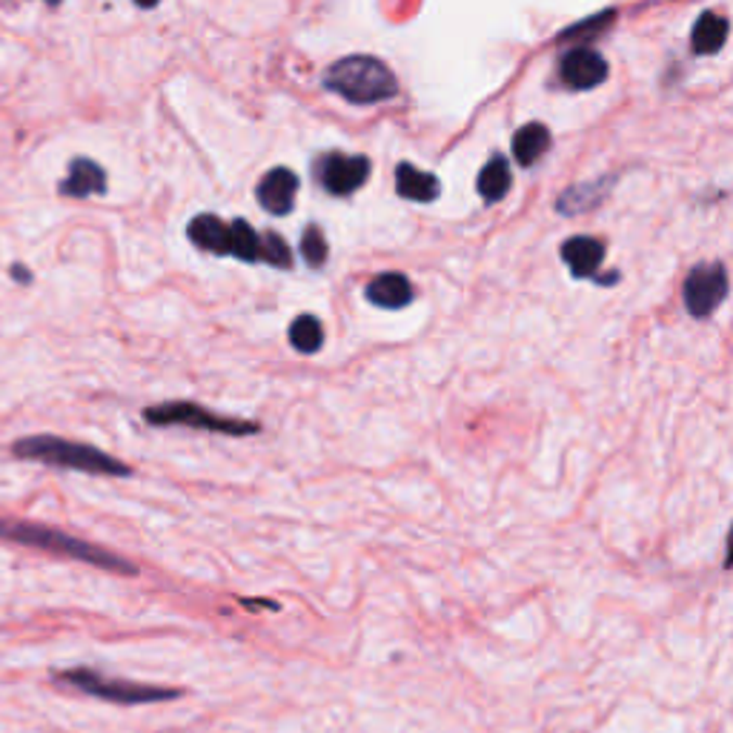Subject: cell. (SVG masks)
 Masks as SVG:
<instances>
[{"instance_id":"6da1fadb","label":"cell","mask_w":733,"mask_h":733,"mask_svg":"<svg viewBox=\"0 0 733 733\" xmlns=\"http://www.w3.org/2000/svg\"><path fill=\"white\" fill-rule=\"evenodd\" d=\"M0 539L12 544H24V548L40 550L49 556L73 558V562H83L98 570L118 576H138V565L129 558L112 553V550L92 544L87 539L57 530L52 525H40V522H29V518H0Z\"/></svg>"},{"instance_id":"7a4b0ae2","label":"cell","mask_w":733,"mask_h":733,"mask_svg":"<svg viewBox=\"0 0 733 733\" xmlns=\"http://www.w3.org/2000/svg\"><path fill=\"white\" fill-rule=\"evenodd\" d=\"M12 453L17 459H24V462H40L49 464V467L89 473V476H132V467L127 462L115 459V455L104 453V450H98L92 445H83V441H69L61 439V436H49V433L17 439L12 445Z\"/></svg>"},{"instance_id":"3957f363","label":"cell","mask_w":733,"mask_h":733,"mask_svg":"<svg viewBox=\"0 0 733 733\" xmlns=\"http://www.w3.org/2000/svg\"><path fill=\"white\" fill-rule=\"evenodd\" d=\"M321 83L356 106H370L399 95V80L393 69L373 55H347L335 61Z\"/></svg>"},{"instance_id":"277c9868","label":"cell","mask_w":733,"mask_h":733,"mask_svg":"<svg viewBox=\"0 0 733 733\" xmlns=\"http://www.w3.org/2000/svg\"><path fill=\"white\" fill-rule=\"evenodd\" d=\"M55 682L61 685L73 687L78 694L92 696V699L112 702V705H124V708H132V705H155V702H176L183 696V687H169V685H150V682H132V679H118L106 677L95 668H69L57 670L52 673Z\"/></svg>"},{"instance_id":"5b68a950","label":"cell","mask_w":733,"mask_h":733,"mask_svg":"<svg viewBox=\"0 0 733 733\" xmlns=\"http://www.w3.org/2000/svg\"><path fill=\"white\" fill-rule=\"evenodd\" d=\"M146 424L152 427H192V430L223 433V436H256L261 433L258 422H244V419H227L218 415L207 407L195 404V401H169V404L146 407L144 410Z\"/></svg>"},{"instance_id":"8992f818","label":"cell","mask_w":733,"mask_h":733,"mask_svg":"<svg viewBox=\"0 0 733 733\" xmlns=\"http://www.w3.org/2000/svg\"><path fill=\"white\" fill-rule=\"evenodd\" d=\"M370 169H373V164L366 155L324 152L312 160V176H316L319 187H324L335 198H344V195L361 190L370 178Z\"/></svg>"},{"instance_id":"52a82bcc","label":"cell","mask_w":733,"mask_h":733,"mask_svg":"<svg viewBox=\"0 0 733 733\" xmlns=\"http://www.w3.org/2000/svg\"><path fill=\"white\" fill-rule=\"evenodd\" d=\"M687 312L694 319H710L719 310V304L728 298V270L725 263L705 261L696 263L694 270L687 272L685 287H682Z\"/></svg>"},{"instance_id":"ba28073f","label":"cell","mask_w":733,"mask_h":733,"mask_svg":"<svg viewBox=\"0 0 733 733\" xmlns=\"http://www.w3.org/2000/svg\"><path fill=\"white\" fill-rule=\"evenodd\" d=\"M607 73H610V66H607L605 57L599 55L596 49L588 47L570 49L562 57V64H558V78L574 92H588V89L602 87L607 80Z\"/></svg>"},{"instance_id":"9c48e42d","label":"cell","mask_w":733,"mask_h":733,"mask_svg":"<svg viewBox=\"0 0 733 733\" xmlns=\"http://www.w3.org/2000/svg\"><path fill=\"white\" fill-rule=\"evenodd\" d=\"M298 195V176L287 167H272L267 176L258 181L256 198L270 216H290Z\"/></svg>"},{"instance_id":"30bf717a","label":"cell","mask_w":733,"mask_h":733,"mask_svg":"<svg viewBox=\"0 0 733 733\" xmlns=\"http://www.w3.org/2000/svg\"><path fill=\"white\" fill-rule=\"evenodd\" d=\"M562 261L574 279H599V270L605 263V241L593 235H574L562 244Z\"/></svg>"},{"instance_id":"8fae6325","label":"cell","mask_w":733,"mask_h":733,"mask_svg":"<svg viewBox=\"0 0 733 733\" xmlns=\"http://www.w3.org/2000/svg\"><path fill=\"white\" fill-rule=\"evenodd\" d=\"M57 192L64 198H89V195H104L106 192V172L101 164L92 158H75L69 164V172L61 183Z\"/></svg>"},{"instance_id":"7c38bea8","label":"cell","mask_w":733,"mask_h":733,"mask_svg":"<svg viewBox=\"0 0 733 733\" xmlns=\"http://www.w3.org/2000/svg\"><path fill=\"white\" fill-rule=\"evenodd\" d=\"M366 301L382 310H401L413 301V284L401 272H382L364 287Z\"/></svg>"},{"instance_id":"4fadbf2b","label":"cell","mask_w":733,"mask_h":733,"mask_svg":"<svg viewBox=\"0 0 733 733\" xmlns=\"http://www.w3.org/2000/svg\"><path fill=\"white\" fill-rule=\"evenodd\" d=\"M187 239L204 253L213 256H230V223H223L221 218L213 213H201L187 227Z\"/></svg>"},{"instance_id":"5bb4252c","label":"cell","mask_w":733,"mask_h":733,"mask_svg":"<svg viewBox=\"0 0 733 733\" xmlns=\"http://www.w3.org/2000/svg\"><path fill=\"white\" fill-rule=\"evenodd\" d=\"M396 192L404 201H415V204H430L441 195L439 178L424 172V169L413 167V164H399L396 167Z\"/></svg>"},{"instance_id":"9a60e30c","label":"cell","mask_w":733,"mask_h":733,"mask_svg":"<svg viewBox=\"0 0 733 733\" xmlns=\"http://www.w3.org/2000/svg\"><path fill=\"white\" fill-rule=\"evenodd\" d=\"M513 187V172H511V164H507V158L504 155H499L496 152L493 158L487 160L485 167H481V172H478V181H476V190L478 195H481V201L485 204H499V201L511 192Z\"/></svg>"},{"instance_id":"2e32d148","label":"cell","mask_w":733,"mask_h":733,"mask_svg":"<svg viewBox=\"0 0 733 733\" xmlns=\"http://www.w3.org/2000/svg\"><path fill=\"white\" fill-rule=\"evenodd\" d=\"M550 144H553V138H550V129L544 127V124H539V120L525 124V127L513 136V158H516L522 167H533L536 160L542 158L544 152L550 150Z\"/></svg>"},{"instance_id":"e0dca14e","label":"cell","mask_w":733,"mask_h":733,"mask_svg":"<svg viewBox=\"0 0 733 733\" xmlns=\"http://www.w3.org/2000/svg\"><path fill=\"white\" fill-rule=\"evenodd\" d=\"M728 40V17L717 15V12H702L699 21L694 24V43L696 55H717L719 49L725 47Z\"/></svg>"},{"instance_id":"ac0fdd59","label":"cell","mask_w":733,"mask_h":733,"mask_svg":"<svg viewBox=\"0 0 733 733\" xmlns=\"http://www.w3.org/2000/svg\"><path fill=\"white\" fill-rule=\"evenodd\" d=\"M230 256L241 261H263V235L249 227L244 218H235L230 223Z\"/></svg>"},{"instance_id":"d6986e66","label":"cell","mask_w":733,"mask_h":733,"mask_svg":"<svg viewBox=\"0 0 733 733\" xmlns=\"http://www.w3.org/2000/svg\"><path fill=\"white\" fill-rule=\"evenodd\" d=\"M614 181V178H605V181H590V183H579V187H570V190L558 198L556 209L558 213H565V216H576V213H584V209H593L599 201L605 198L602 190H605L607 183Z\"/></svg>"},{"instance_id":"ffe728a7","label":"cell","mask_w":733,"mask_h":733,"mask_svg":"<svg viewBox=\"0 0 733 733\" xmlns=\"http://www.w3.org/2000/svg\"><path fill=\"white\" fill-rule=\"evenodd\" d=\"M290 344H293L298 352H304V356L319 352L321 344H324V330H321L319 319H316V316H298V319L290 324Z\"/></svg>"},{"instance_id":"44dd1931","label":"cell","mask_w":733,"mask_h":733,"mask_svg":"<svg viewBox=\"0 0 733 733\" xmlns=\"http://www.w3.org/2000/svg\"><path fill=\"white\" fill-rule=\"evenodd\" d=\"M301 256L310 270H321V267L327 263L330 247H327V239H324V232H321L319 223H307V227H304Z\"/></svg>"},{"instance_id":"7402d4cb","label":"cell","mask_w":733,"mask_h":733,"mask_svg":"<svg viewBox=\"0 0 733 733\" xmlns=\"http://www.w3.org/2000/svg\"><path fill=\"white\" fill-rule=\"evenodd\" d=\"M263 263L275 267V270L293 267V253H290L287 241L281 239L279 232H263Z\"/></svg>"},{"instance_id":"603a6c76","label":"cell","mask_w":733,"mask_h":733,"mask_svg":"<svg viewBox=\"0 0 733 733\" xmlns=\"http://www.w3.org/2000/svg\"><path fill=\"white\" fill-rule=\"evenodd\" d=\"M9 272H12V279H15L17 284H29V281H33V272L26 270L24 263H12V270Z\"/></svg>"},{"instance_id":"cb8c5ba5","label":"cell","mask_w":733,"mask_h":733,"mask_svg":"<svg viewBox=\"0 0 733 733\" xmlns=\"http://www.w3.org/2000/svg\"><path fill=\"white\" fill-rule=\"evenodd\" d=\"M241 605H244V607H270V610H279V605H275V602H270V599H263V602H258V599H253V602H249V599H241Z\"/></svg>"},{"instance_id":"d4e9b609","label":"cell","mask_w":733,"mask_h":733,"mask_svg":"<svg viewBox=\"0 0 733 733\" xmlns=\"http://www.w3.org/2000/svg\"><path fill=\"white\" fill-rule=\"evenodd\" d=\"M158 3L160 0H136V7H141V9H155Z\"/></svg>"},{"instance_id":"484cf974","label":"cell","mask_w":733,"mask_h":733,"mask_svg":"<svg viewBox=\"0 0 733 733\" xmlns=\"http://www.w3.org/2000/svg\"><path fill=\"white\" fill-rule=\"evenodd\" d=\"M43 3H47V7H57L61 0H43Z\"/></svg>"}]
</instances>
